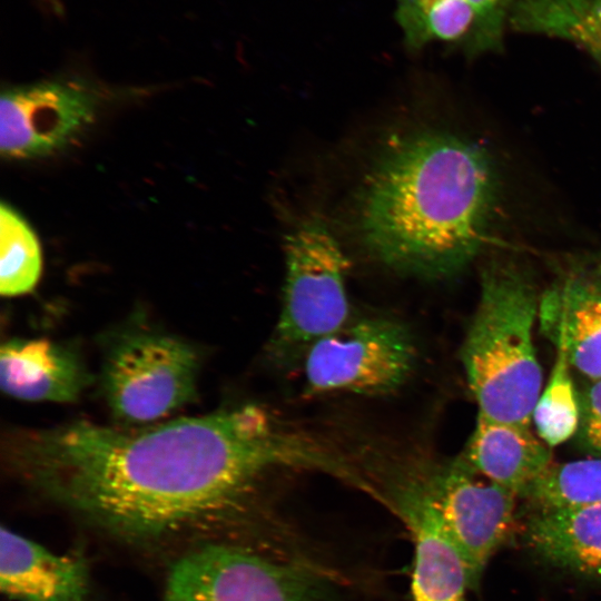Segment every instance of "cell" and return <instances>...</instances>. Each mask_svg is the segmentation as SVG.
Here are the masks:
<instances>
[{
    "mask_svg": "<svg viewBox=\"0 0 601 601\" xmlns=\"http://www.w3.org/2000/svg\"><path fill=\"white\" fill-rule=\"evenodd\" d=\"M8 459L45 494L134 539L225 516L276 470H348L341 451L255 404L141 430L78 421L18 433Z\"/></svg>",
    "mask_w": 601,
    "mask_h": 601,
    "instance_id": "6da1fadb",
    "label": "cell"
},
{
    "mask_svg": "<svg viewBox=\"0 0 601 601\" xmlns=\"http://www.w3.org/2000/svg\"><path fill=\"white\" fill-rule=\"evenodd\" d=\"M496 200L486 151L457 136L413 130L391 137L356 196V234L386 267L441 279L489 239Z\"/></svg>",
    "mask_w": 601,
    "mask_h": 601,
    "instance_id": "7a4b0ae2",
    "label": "cell"
},
{
    "mask_svg": "<svg viewBox=\"0 0 601 601\" xmlns=\"http://www.w3.org/2000/svg\"><path fill=\"white\" fill-rule=\"evenodd\" d=\"M540 297L519 266L493 263L484 269L479 304L461 349L480 415L530 426L542 391L534 345Z\"/></svg>",
    "mask_w": 601,
    "mask_h": 601,
    "instance_id": "3957f363",
    "label": "cell"
},
{
    "mask_svg": "<svg viewBox=\"0 0 601 601\" xmlns=\"http://www.w3.org/2000/svg\"><path fill=\"white\" fill-rule=\"evenodd\" d=\"M283 304L269 352L276 361H296L319 338L349 319L347 259L319 219L302 223L285 239Z\"/></svg>",
    "mask_w": 601,
    "mask_h": 601,
    "instance_id": "277c9868",
    "label": "cell"
},
{
    "mask_svg": "<svg viewBox=\"0 0 601 601\" xmlns=\"http://www.w3.org/2000/svg\"><path fill=\"white\" fill-rule=\"evenodd\" d=\"M397 452L461 553L472 588L506 540L518 496L481 476L463 457L439 462L418 450Z\"/></svg>",
    "mask_w": 601,
    "mask_h": 601,
    "instance_id": "5b68a950",
    "label": "cell"
},
{
    "mask_svg": "<svg viewBox=\"0 0 601 601\" xmlns=\"http://www.w3.org/2000/svg\"><path fill=\"white\" fill-rule=\"evenodd\" d=\"M198 357L175 336L131 332L108 347L101 385L116 418L128 424L158 420L196 395Z\"/></svg>",
    "mask_w": 601,
    "mask_h": 601,
    "instance_id": "8992f818",
    "label": "cell"
},
{
    "mask_svg": "<svg viewBox=\"0 0 601 601\" xmlns=\"http://www.w3.org/2000/svg\"><path fill=\"white\" fill-rule=\"evenodd\" d=\"M413 335L388 317H363L316 341L304 355L305 394L370 396L398 390L415 368Z\"/></svg>",
    "mask_w": 601,
    "mask_h": 601,
    "instance_id": "52a82bcc",
    "label": "cell"
},
{
    "mask_svg": "<svg viewBox=\"0 0 601 601\" xmlns=\"http://www.w3.org/2000/svg\"><path fill=\"white\" fill-rule=\"evenodd\" d=\"M162 601H336V593L300 565L209 544L174 564Z\"/></svg>",
    "mask_w": 601,
    "mask_h": 601,
    "instance_id": "ba28073f",
    "label": "cell"
},
{
    "mask_svg": "<svg viewBox=\"0 0 601 601\" xmlns=\"http://www.w3.org/2000/svg\"><path fill=\"white\" fill-rule=\"evenodd\" d=\"M374 495L406 524L414 541L413 601H467L466 564L426 494L392 447H376L364 462Z\"/></svg>",
    "mask_w": 601,
    "mask_h": 601,
    "instance_id": "9c48e42d",
    "label": "cell"
},
{
    "mask_svg": "<svg viewBox=\"0 0 601 601\" xmlns=\"http://www.w3.org/2000/svg\"><path fill=\"white\" fill-rule=\"evenodd\" d=\"M98 95L79 77L59 76L10 86L0 99V149L30 159L69 145L93 120Z\"/></svg>",
    "mask_w": 601,
    "mask_h": 601,
    "instance_id": "30bf717a",
    "label": "cell"
},
{
    "mask_svg": "<svg viewBox=\"0 0 601 601\" xmlns=\"http://www.w3.org/2000/svg\"><path fill=\"white\" fill-rule=\"evenodd\" d=\"M539 319L578 372L601 378V254L577 258L561 272L540 297Z\"/></svg>",
    "mask_w": 601,
    "mask_h": 601,
    "instance_id": "8fae6325",
    "label": "cell"
},
{
    "mask_svg": "<svg viewBox=\"0 0 601 601\" xmlns=\"http://www.w3.org/2000/svg\"><path fill=\"white\" fill-rule=\"evenodd\" d=\"M91 377L76 352L47 338L10 339L0 351V386L23 401L73 402Z\"/></svg>",
    "mask_w": 601,
    "mask_h": 601,
    "instance_id": "7c38bea8",
    "label": "cell"
},
{
    "mask_svg": "<svg viewBox=\"0 0 601 601\" xmlns=\"http://www.w3.org/2000/svg\"><path fill=\"white\" fill-rule=\"evenodd\" d=\"M0 588L18 601H86L88 570L78 556L56 554L2 528Z\"/></svg>",
    "mask_w": 601,
    "mask_h": 601,
    "instance_id": "4fadbf2b",
    "label": "cell"
},
{
    "mask_svg": "<svg viewBox=\"0 0 601 601\" xmlns=\"http://www.w3.org/2000/svg\"><path fill=\"white\" fill-rule=\"evenodd\" d=\"M463 459L481 476L516 496L553 463L551 447L529 425L477 414Z\"/></svg>",
    "mask_w": 601,
    "mask_h": 601,
    "instance_id": "5bb4252c",
    "label": "cell"
},
{
    "mask_svg": "<svg viewBox=\"0 0 601 601\" xmlns=\"http://www.w3.org/2000/svg\"><path fill=\"white\" fill-rule=\"evenodd\" d=\"M526 539L551 564L601 580V503L536 509Z\"/></svg>",
    "mask_w": 601,
    "mask_h": 601,
    "instance_id": "9a60e30c",
    "label": "cell"
},
{
    "mask_svg": "<svg viewBox=\"0 0 601 601\" xmlns=\"http://www.w3.org/2000/svg\"><path fill=\"white\" fill-rule=\"evenodd\" d=\"M511 21L520 31L573 42L601 63V0H520Z\"/></svg>",
    "mask_w": 601,
    "mask_h": 601,
    "instance_id": "2e32d148",
    "label": "cell"
},
{
    "mask_svg": "<svg viewBox=\"0 0 601 601\" xmlns=\"http://www.w3.org/2000/svg\"><path fill=\"white\" fill-rule=\"evenodd\" d=\"M395 17L411 50L462 39L477 21L466 0H395Z\"/></svg>",
    "mask_w": 601,
    "mask_h": 601,
    "instance_id": "e0dca14e",
    "label": "cell"
},
{
    "mask_svg": "<svg viewBox=\"0 0 601 601\" xmlns=\"http://www.w3.org/2000/svg\"><path fill=\"white\" fill-rule=\"evenodd\" d=\"M42 269L39 242L24 218L10 205L0 206V292L22 295L36 286Z\"/></svg>",
    "mask_w": 601,
    "mask_h": 601,
    "instance_id": "ac0fdd59",
    "label": "cell"
},
{
    "mask_svg": "<svg viewBox=\"0 0 601 601\" xmlns=\"http://www.w3.org/2000/svg\"><path fill=\"white\" fill-rule=\"evenodd\" d=\"M556 358L532 414L536 434L551 449L568 441L580 422L579 400L570 373L565 346L556 342Z\"/></svg>",
    "mask_w": 601,
    "mask_h": 601,
    "instance_id": "d6986e66",
    "label": "cell"
},
{
    "mask_svg": "<svg viewBox=\"0 0 601 601\" xmlns=\"http://www.w3.org/2000/svg\"><path fill=\"white\" fill-rule=\"evenodd\" d=\"M521 496L535 509L601 503V457L553 462Z\"/></svg>",
    "mask_w": 601,
    "mask_h": 601,
    "instance_id": "ffe728a7",
    "label": "cell"
},
{
    "mask_svg": "<svg viewBox=\"0 0 601 601\" xmlns=\"http://www.w3.org/2000/svg\"><path fill=\"white\" fill-rule=\"evenodd\" d=\"M582 432L588 445L601 455V378L589 380L584 388Z\"/></svg>",
    "mask_w": 601,
    "mask_h": 601,
    "instance_id": "44dd1931",
    "label": "cell"
},
{
    "mask_svg": "<svg viewBox=\"0 0 601 601\" xmlns=\"http://www.w3.org/2000/svg\"><path fill=\"white\" fill-rule=\"evenodd\" d=\"M476 12L477 21L490 20L499 11L504 0H466Z\"/></svg>",
    "mask_w": 601,
    "mask_h": 601,
    "instance_id": "7402d4cb",
    "label": "cell"
},
{
    "mask_svg": "<svg viewBox=\"0 0 601 601\" xmlns=\"http://www.w3.org/2000/svg\"><path fill=\"white\" fill-rule=\"evenodd\" d=\"M45 6L53 11V13H61L62 12V4L59 0H40Z\"/></svg>",
    "mask_w": 601,
    "mask_h": 601,
    "instance_id": "603a6c76",
    "label": "cell"
}]
</instances>
